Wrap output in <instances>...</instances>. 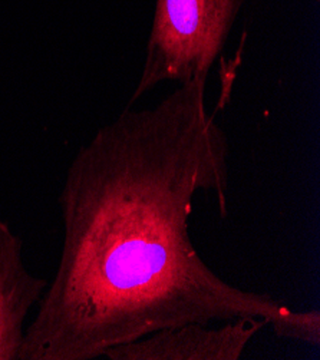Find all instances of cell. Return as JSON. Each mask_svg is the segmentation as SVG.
<instances>
[{
    "mask_svg": "<svg viewBox=\"0 0 320 360\" xmlns=\"http://www.w3.org/2000/svg\"><path fill=\"white\" fill-rule=\"evenodd\" d=\"M247 0H155L142 74L128 106L162 82L208 81Z\"/></svg>",
    "mask_w": 320,
    "mask_h": 360,
    "instance_id": "7a4b0ae2",
    "label": "cell"
},
{
    "mask_svg": "<svg viewBox=\"0 0 320 360\" xmlns=\"http://www.w3.org/2000/svg\"><path fill=\"white\" fill-rule=\"evenodd\" d=\"M205 89L196 79L153 108L127 105L78 151L59 194L60 260L19 360H92L161 329L238 317L320 345L317 310L227 283L190 237L198 193L227 210L230 146Z\"/></svg>",
    "mask_w": 320,
    "mask_h": 360,
    "instance_id": "6da1fadb",
    "label": "cell"
},
{
    "mask_svg": "<svg viewBox=\"0 0 320 360\" xmlns=\"http://www.w3.org/2000/svg\"><path fill=\"white\" fill-rule=\"evenodd\" d=\"M269 323L259 317H238L211 323H187L167 328L103 353L110 360H238L252 339Z\"/></svg>",
    "mask_w": 320,
    "mask_h": 360,
    "instance_id": "3957f363",
    "label": "cell"
},
{
    "mask_svg": "<svg viewBox=\"0 0 320 360\" xmlns=\"http://www.w3.org/2000/svg\"><path fill=\"white\" fill-rule=\"evenodd\" d=\"M48 283L27 270L23 241L0 220V360H19L26 319L42 299Z\"/></svg>",
    "mask_w": 320,
    "mask_h": 360,
    "instance_id": "277c9868",
    "label": "cell"
}]
</instances>
